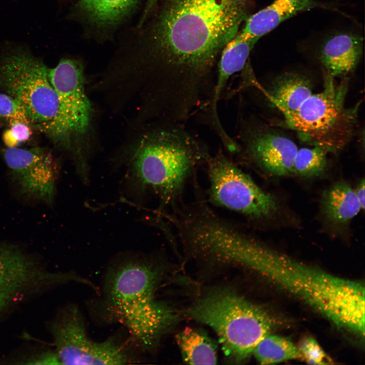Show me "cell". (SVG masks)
<instances>
[{
  "label": "cell",
  "instance_id": "1",
  "mask_svg": "<svg viewBox=\"0 0 365 365\" xmlns=\"http://www.w3.org/2000/svg\"><path fill=\"white\" fill-rule=\"evenodd\" d=\"M254 5V0L158 1L145 45L161 74L162 98L175 114L191 113L211 99L221 55Z\"/></svg>",
  "mask_w": 365,
  "mask_h": 365
},
{
  "label": "cell",
  "instance_id": "2",
  "mask_svg": "<svg viewBox=\"0 0 365 365\" xmlns=\"http://www.w3.org/2000/svg\"><path fill=\"white\" fill-rule=\"evenodd\" d=\"M233 265L250 269L314 310L338 328L364 330V286L274 251L248 234L230 253Z\"/></svg>",
  "mask_w": 365,
  "mask_h": 365
},
{
  "label": "cell",
  "instance_id": "3",
  "mask_svg": "<svg viewBox=\"0 0 365 365\" xmlns=\"http://www.w3.org/2000/svg\"><path fill=\"white\" fill-rule=\"evenodd\" d=\"M159 280L156 266L141 256L116 261L104 277L101 312L125 326L143 349L154 347L174 320L171 309L156 298Z\"/></svg>",
  "mask_w": 365,
  "mask_h": 365
},
{
  "label": "cell",
  "instance_id": "4",
  "mask_svg": "<svg viewBox=\"0 0 365 365\" xmlns=\"http://www.w3.org/2000/svg\"><path fill=\"white\" fill-rule=\"evenodd\" d=\"M208 153L184 124L168 122L138 152L129 175L154 192L162 205L172 208L181 203L185 187Z\"/></svg>",
  "mask_w": 365,
  "mask_h": 365
},
{
  "label": "cell",
  "instance_id": "5",
  "mask_svg": "<svg viewBox=\"0 0 365 365\" xmlns=\"http://www.w3.org/2000/svg\"><path fill=\"white\" fill-rule=\"evenodd\" d=\"M48 68L24 49L2 53L0 92L21 104L32 128L54 140H64L72 132L50 82Z\"/></svg>",
  "mask_w": 365,
  "mask_h": 365
},
{
  "label": "cell",
  "instance_id": "6",
  "mask_svg": "<svg viewBox=\"0 0 365 365\" xmlns=\"http://www.w3.org/2000/svg\"><path fill=\"white\" fill-rule=\"evenodd\" d=\"M324 81L322 91L313 93L296 111L283 115L284 123L305 142L336 153L355 134L360 102L346 106L348 79L336 83L326 74Z\"/></svg>",
  "mask_w": 365,
  "mask_h": 365
},
{
  "label": "cell",
  "instance_id": "7",
  "mask_svg": "<svg viewBox=\"0 0 365 365\" xmlns=\"http://www.w3.org/2000/svg\"><path fill=\"white\" fill-rule=\"evenodd\" d=\"M189 314L211 327L225 353L239 361L252 353L275 324L273 317L263 309L235 294L223 291L200 300Z\"/></svg>",
  "mask_w": 365,
  "mask_h": 365
},
{
  "label": "cell",
  "instance_id": "8",
  "mask_svg": "<svg viewBox=\"0 0 365 365\" xmlns=\"http://www.w3.org/2000/svg\"><path fill=\"white\" fill-rule=\"evenodd\" d=\"M209 186L207 201L244 217L260 221L275 214L276 198L263 190L222 150L205 158Z\"/></svg>",
  "mask_w": 365,
  "mask_h": 365
},
{
  "label": "cell",
  "instance_id": "9",
  "mask_svg": "<svg viewBox=\"0 0 365 365\" xmlns=\"http://www.w3.org/2000/svg\"><path fill=\"white\" fill-rule=\"evenodd\" d=\"M56 353L61 364H123L131 361L124 345L114 338L94 341L76 305L63 309L51 325Z\"/></svg>",
  "mask_w": 365,
  "mask_h": 365
},
{
  "label": "cell",
  "instance_id": "10",
  "mask_svg": "<svg viewBox=\"0 0 365 365\" xmlns=\"http://www.w3.org/2000/svg\"><path fill=\"white\" fill-rule=\"evenodd\" d=\"M70 279L69 272L45 271L19 247L0 242V312L29 292Z\"/></svg>",
  "mask_w": 365,
  "mask_h": 365
},
{
  "label": "cell",
  "instance_id": "11",
  "mask_svg": "<svg viewBox=\"0 0 365 365\" xmlns=\"http://www.w3.org/2000/svg\"><path fill=\"white\" fill-rule=\"evenodd\" d=\"M4 158L19 193L51 205L56 192L58 165L53 156L40 148H7Z\"/></svg>",
  "mask_w": 365,
  "mask_h": 365
},
{
  "label": "cell",
  "instance_id": "12",
  "mask_svg": "<svg viewBox=\"0 0 365 365\" xmlns=\"http://www.w3.org/2000/svg\"><path fill=\"white\" fill-rule=\"evenodd\" d=\"M48 77L72 132L84 133L89 125L91 107L85 92L82 65L76 60L62 59L48 68Z\"/></svg>",
  "mask_w": 365,
  "mask_h": 365
},
{
  "label": "cell",
  "instance_id": "13",
  "mask_svg": "<svg viewBox=\"0 0 365 365\" xmlns=\"http://www.w3.org/2000/svg\"><path fill=\"white\" fill-rule=\"evenodd\" d=\"M240 139L239 152L263 171L275 176L293 173L298 148L291 139L270 130L247 128H242Z\"/></svg>",
  "mask_w": 365,
  "mask_h": 365
},
{
  "label": "cell",
  "instance_id": "14",
  "mask_svg": "<svg viewBox=\"0 0 365 365\" xmlns=\"http://www.w3.org/2000/svg\"><path fill=\"white\" fill-rule=\"evenodd\" d=\"M363 38L351 30H338L326 35L318 47L319 60L333 77L346 76L353 71L363 54Z\"/></svg>",
  "mask_w": 365,
  "mask_h": 365
},
{
  "label": "cell",
  "instance_id": "15",
  "mask_svg": "<svg viewBox=\"0 0 365 365\" xmlns=\"http://www.w3.org/2000/svg\"><path fill=\"white\" fill-rule=\"evenodd\" d=\"M316 8L335 9L331 4L316 0H274L266 7L251 14L236 36L259 40L286 20L301 12Z\"/></svg>",
  "mask_w": 365,
  "mask_h": 365
},
{
  "label": "cell",
  "instance_id": "16",
  "mask_svg": "<svg viewBox=\"0 0 365 365\" xmlns=\"http://www.w3.org/2000/svg\"><path fill=\"white\" fill-rule=\"evenodd\" d=\"M258 40L256 38H233L223 50L217 64L213 95L205 109L208 122L212 127L222 126L217 106L229 79L243 69L250 51Z\"/></svg>",
  "mask_w": 365,
  "mask_h": 365
},
{
  "label": "cell",
  "instance_id": "17",
  "mask_svg": "<svg viewBox=\"0 0 365 365\" xmlns=\"http://www.w3.org/2000/svg\"><path fill=\"white\" fill-rule=\"evenodd\" d=\"M266 93L271 103L284 115L296 111L313 94L312 84L302 74L284 72L273 80Z\"/></svg>",
  "mask_w": 365,
  "mask_h": 365
},
{
  "label": "cell",
  "instance_id": "18",
  "mask_svg": "<svg viewBox=\"0 0 365 365\" xmlns=\"http://www.w3.org/2000/svg\"><path fill=\"white\" fill-rule=\"evenodd\" d=\"M140 0H78L77 9L89 24L102 29L116 26L126 19Z\"/></svg>",
  "mask_w": 365,
  "mask_h": 365
},
{
  "label": "cell",
  "instance_id": "19",
  "mask_svg": "<svg viewBox=\"0 0 365 365\" xmlns=\"http://www.w3.org/2000/svg\"><path fill=\"white\" fill-rule=\"evenodd\" d=\"M321 206L325 217L337 224L349 222L361 210L354 189L343 180L334 183L323 192Z\"/></svg>",
  "mask_w": 365,
  "mask_h": 365
},
{
  "label": "cell",
  "instance_id": "20",
  "mask_svg": "<svg viewBox=\"0 0 365 365\" xmlns=\"http://www.w3.org/2000/svg\"><path fill=\"white\" fill-rule=\"evenodd\" d=\"M182 358L191 364H214L217 361L216 347L203 332L187 327L176 336Z\"/></svg>",
  "mask_w": 365,
  "mask_h": 365
},
{
  "label": "cell",
  "instance_id": "21",
  "mask_svg": "<svg viewBox=\"0 0 365 365\" xmlns=\"http://www.w3.org/2000/svg\"><path fill=\"white\" fill-rule=\"evenodd\" d=\"M252 353L257 361L262 364L302 359L298 346L286 338L271 333L258 343Z\"/></svg>",
  "mask_w": 365,
  "mask_h": 365
},
{
  "label": "cell",
  "instance_id": "22",
  "mask_svg": "<svg viewBox=\"0 0 365 365\" xmlns=\"http://www.w3.org/2000/svg\"><path fill=\"white\" fill-rule=\"evenodd\" d=\"M327 153L324 149L318 146L298 149L294 161L293 173L305 177L320 175L326 168Z\"/></svg>",
  "mask_w": 365,
  "mask_h": 365
},
{
  "label": "cell",
  "instance_id": "23",
  "mask_svg": "<svg viewBox=\"0 0 365 365\" xmlns=\"http://www.w3.org/2000/svg\"><path fill=\"white\" fill-rule=\"evenodd\" d=\"M298 347L302 355V359L308 363L326 364L332 363V360L313 337L305 338L300 342Z\"/></svg>",
  "mask_w": 365,
  "mask_h": 365
},
{
  "label": "cell",
  "instance_id": "24",
  "mask_svg": "<svg viewBox=\"0 0 365 365\" xmlns=\"http://www.w3.org/2000/svg\"><path fill=\"white\" fill-rule=\"evenodd\" d=\"M0 118L10 121L19 120L28 124L25 111L15 99L5 93L0 92Z\"/></svg>",
  "mask_w": 365,
  "mask_h": 365
},
{
  "label": "cell",
  "instance_id": "25",
  "mask_svg": "<svg viewBox=\"0 0 365 365\" xmlns=\"http://www.w3.org/2000/svg\"><path fill=\"white\" fill-rule=\"evenodd\" d=\"M10 129L16 140L19 143L27 141L32 134V128L28 123L19 120L10 121Z\"/></svg>",
  "mask_w": 365,
  "mask_h": 365
},
{
  "label": "cell",
  "instance_id": "26",
  "mask_svg": "<svg viewBox=\"0 0 365 365\" xmlns=\"http://www.w3.org/2000/svg\"><path fill=\"white\" fill-rule=\"evenodd\" d=\"M3 140L7 148L17 147L19 143L13 136L10 129L6 130L3 134Z\"/></svg>",
  "mask_w": 365,
  "mask_h": 365
},
{
  "label": "cell",
  "instance_id": "27",
  "mask_svg": "<svg viewBox=\"0 0 365 365\" xmlns=\"http://www.w3.org/2000/svg\"><path fill=\"white\" fill-rule=\"evenodd\" d=\"M364 179H362L354 189L356 195L359 202L361 209L364 208Z\"/></svg>",
  "mask_w": 365,
  "mask_h": 365
},
{
  "label": "cell",
  "instance_id": "28",
  "mask_svg": "<svg viewBox=\"0 0 365 365\" xmlns=\"http://www.w3.org/2000/svg\"><path fill=\"white\" fill-rule=\"evenodd\" d=\"M159 0H148L143 11V15L140 21L139 25L143 23L148 16L151 14Z\"/></svg>",
  "mask_w": 365,
  "mask_h": 365
}]
</instances>
